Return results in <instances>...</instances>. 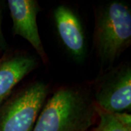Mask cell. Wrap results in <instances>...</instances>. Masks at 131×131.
<instances>
[{
  "mask_svg": "<svg viewBox=\"0 0 131 131\" xmlns=\"http://www.w3.org/2000/svg\"><path fill=\"white\" fill-rule=\"evenodd\" d=\"M2 4L0 2V50L2 49L5 46V39H4L2 29Z\"/></svg>",
  "mask_w": 131,
  "mask_h": 131,
  "instance_id": "9",
  "label": "cell"
},
{
  "mask_svg": "<svg viewBox=\"0 0 131 131\" xmlns=\"http://www.w3.org/2000/svg\"><path fill=\"white\" fill-rule=\"evenodd\" d=\"M93 97L98 107L108 112L130 111V66L121 63L103 74L95 85Z\"/></svg>",
  "mask_w": 131,
  "mask_h": 131,
  "instance_id": "4",
  "label": "cell"
},
{
  "mask_svg": "<svg viewBox=\"0 0 131 131\" xmlns=\"http://www.w3.org/2000/svg\"><path fill=\"white\" fill-rule=\"evenodd\" d=\"M7 5L13 20V34L25 39L34 47L44 63L48 61L39 36L38 13L41 8L36 0H8Z\"/></svg>",
  "mask_w": 131,
  "mask_h": 131,
  "instance_id": "5",
  "label": "cell"
},
{
  "mask_svg": "<svg viewBox=\"0 0 131 131\" xmlns=\"http://www.w3.org/2000/svg\"><path fill=\"white\" fill-rule=\"evenodd\" d=\"M53 18L58 36L66 51L74 61L82 62L87 55V42L80 18L63 5L55 9Z\"/></svg>",
  "mask_w": 131,
  "mask_h": 131,
  "instance_id": "6",
  "label": "cell"
},
{
  "mask_svg": "<svg viewBox=\"0 0 131 131\" xmlns=\"http://www.w3.org/2000/svg\"><path fill=\"white\" fill-rule=\"evenodd\" d=\"M37 65L34 57L23 52H11L0 58V104Z\"/></svg>",
  "mask_w": 131,
  "mask_h": 131,
  "instance_id": "7",
  "label": "cell"
},
{
  "mask_svg": "<svg viewBox=\"0 0 131 131\" xmlns=\"http://www.w3.org/2000/svg\"><path fill=\"white\" fill-rule=\"evenodd\" d=\"M48 93L47 85L34 82L0 104V131H33Z\"/></svg>",
  "mask_w": 131,
  "mask_h": 131,
  "instance_id": "3",
  "label": "cell"
},
{
  "mask_svg": "<svg viewBox=\"0 0 131 131\" xmlns=\"http://www.w3.org/2000/svg\"><path fill=\"white\" fill-rule=\"evenodd\" d=\"M98 123L90 131H131V115L127 112H110L95 104Z\"/></svg>",
  "mask_w": 131,
  "mask_h": 131,
  "instance_id": "8",
  "label": "cell"
},
{
  "mask_svg": "<svg viewBox=\"0 0 131 131\" xmlns=\"http://www.w3.org/2000/svg\"><path fill=\"white\" fill-rule=\"evenodd\" d=\"M97 117L89 90L79 85L63 86L44 104L33 131H90Z\"/></svg>",
  "mask_w": 131,
  "mask_h": 131,
  "instance_id": "1",
  "label": "cell"
},
{
  "mask_svg": "<svg viewBox=\"0 0 131 131\" xmlns=\"http://www.w3.org/2000/svg\"><path fill=\"white\" fill-rule=\"evenodd\" d=\"M131 44V10L122 2H112L95 13L93 45L101 63L111 66Z\"/></svg>",
  "mask_w": 131,
  "mask_h": 131,
  "instance_id": "2",
  "label": "cell"
}]
</instances>
